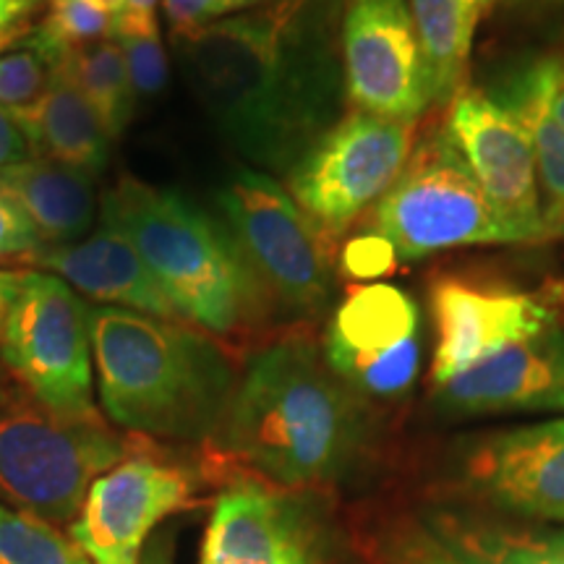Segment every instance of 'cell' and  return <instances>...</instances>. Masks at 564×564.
<instances>
[{
  "mask_svg": "<svg viewBox=\"0 0 564 564\" xmlns=\"http://www.w3.org/2000/svg\"><path fill=\"white\" fill-rule=\"evenodd\" d=\"M345 0H264L178 34V61L212 126L251 167L285 175L343 121Z\"/></svg>",
  "mask_w": 564,
  "mask_h": 564,
  "instance_id": "obj_1",
  "label": "cell"
},
{
  "mask_svg": "<svg viewBox=\"0 0 564 564\" xmlns=\"http://www.w3.org/2000/svg\"><path fill=\"white\" fill-rule=\"evenodd\" d=\"M215 447L282 489L350 484L377 444L371 403L324 361L308 337H282L238 373Z\"/></svg>",
  "mask_w": 564,
  "mask_h": 564,
  "instance_id": "obj_2",
  "label": "cell"
},
{
  "mask_svg": "<svg viewBox=\"0 0 564 564\" xmlns=\"http://www.w3.org/2000/svg\"><path fill=\"white\" fill-rule=\"evenodd\" d=\"M91 352L110 423L160 442H209L228 413L238 373L228 352L186 322L91 308Z\"/></svg>",
  "mask_w": 564,
  "mask_h": 564,
  "instance_id": "obj_3",
  "label": "cell"
},
{
  "mask_svg": "<svg viewBox=\"0 0 564 564\" xmlns=\"http://www.w3.org/2000/svg\"><path fill=\"white\" fill-rule=\"evenodd\" d=\"M186 324L232 337L262 319L270 299L230 236L228 225L171 188L121 178L102 199Z\"/></svg>",
  "mask_w": 564,
  "mask_h": 564,
  "instance_id": "obj_4",
  "label": "cell"
},
{
  "mask_svg": "<svg viewBox=\"0 0 564 564\" xmlns=\"http://www.w3.org/2000/svg\"><path fill=\"white\" fill-rule=\"evenodd\" d=\"M131 449L102 415L70 419L13 392L0 403V505L70 528L91 484Z\"/></svg>",
  "mask_w": 564,
  "mask_h": 564,
  "instance_id": "obj_5",
  "label": "cell"
},
{
  "mask_svg": "<svg viewBox=\"0 0 564 564\" xmlns=\"http://www.w3.org/2000/svg\"><path fill=\"white\" fill-rule=\"evenodd\" d=\"M91 308L53 272H26L0 333V361L40 405L70 419L100 415L95 405Z\"/></svg>",
  "mask_w": 564,
  "mask_h": 564,
  "instance_id": "obj_6",
  "label": "cell"
},
{
  "mask_svg": "<svg viewBox=\"0 0 564 564\" xmlns=\"http://www.w3.org/2000/svg\"><path fill=\"white\" fill-rule=\"evenodd\" d=\"M230 236L264 288L293 316H316L333 301V267L322 230L288 186L257 167H238L217 192Z\"/></svg>",
  "mask_w": 564,
  "mask_h": 564,
  "instance_id": "obj_7",
  "label": "cell"
},
{
  "mask_svg": "<svg viewBox=\"0 0 564 564\" xmlns=\"http://www.w3.org/2000/svg\"><path fill=\"white\" fill-rule=\"evenodd\" d=\"M199 564H364L319 491L249 478L217 494Z\"/></svg>",
  "mask_w": 564,
  "mask_h": 564,
  "instance_id": "obj_8",
  "label": "cell"
},
{
  "mask_svg": "<svg viewBox=\"0 0 564 564\" xmlns=\"http://www.w3.org/2000/svg\"><path fill=\"white\" fill-rule=\"evenodd\" d=\"M377 228L400 262L474 243H518L453 141L434 133L408 158L377 207Z\"/></svg>",
  "mask_w": 564,
  "mask_h": 564,
  "instance_id": "obj_9",
  "label": "cell"
},
{
  "mask_svg": "<svg viewBox=\"0 0 564 564\" xmlns=\"http://www.w3.org/2000/svg\"><path fill=\"white\" fill-rule=\"evenodd\" d=\"M413 150V123L356 110L329 129L288 173V192L324 238L382 202Z\"/></svg>",
  "mask_w": 564,
  "mask_h": 564,
  "instance_id": "obj_10",
  "label": "cell"
},
{
  "mask_svg": "<svg viewBox=\"0 0 564 564\" xmlns=\"http://www.w3.org/2000/svg\"><path fill=\"white\" fill-rule=\"evenodd\" d=\"M322 356L366 403L411 392L421 369V308L392 282L345 295L324 329Z\"/></svg>",
  "mask_w": 564,
  "mask_h": 564,
  "instance_id": "obj_11",
  "label": "cell"
},
{
  "mask_svg": "<svg viewBox=\"0 0 564 564\" xmlns=\"http://www.w3.org/2000/svg\"><path fill=\"white\" fill-rule=\"evenodd\" d=\"M444 137L468 162L486 199L518 243L546 241L562 232L560 220L541 207V178L528 131L489 91L468 87L457 91L444 121Z\"/></svg>",
  "mask_w": 564,
  "mask_h": 564,
  "instance_id": "obj_12",
  "label": "cell"
},
{
  "mask_svg": "<svg viewBox=\"0 0 564 564\" xmlns=\"http://www.w3.org/2000/svg\"><path fill=\"white\" fill-rule=\"evenodd\" d=\"M194 499L196 476L186 465L131 453L91 484L68 533L91 564H141L154 531Z\"/></svg>",
  "mask_w": 564,
  "mask_h": 564,
  "instance_id": "obj_13",
  "label": "cell"
},
{
  "mask_svg": "<svg viewBox=\"0 0 564 564\" xmlns=\"http://www.w3.org/2000/svg\"><path fill=\"white\" fill-rule=\"evenodd\" d=\"M343 68L358 110L415 123L434 105L408 0H345Z\"/></svg>",
  "mask_w": 564,
  "mask_h": 564,
  "instance_id": "obj_14",
  "label": "cell"
},
{
  "mask_svg": "<svg viewBox=\"0 0 564 564\" xmlns=\"http://www.w3.org/2000/svg\"><path fill=\"white\" fill-rule=\"evenodd\" d=\"M457 481L494 512L564 525V419L468 442Z\"/></svg>",
  "mask_w": 564,
  "mask_h": 564,
  "instance_id": "obj_15",
  "label": "cell"
},
{
  "mask_svg": "<svg viewBox=\"0 0 564 564\" xmlns=\"http://www.w3.org/2000/svg\"><path fill=\"white\" fill-rule=\"evenodd\" d=\"M432 314L436 327L434 387L449 382L494 352L544 333L556 319L544 295L470 285L455 278H442L432 285Z\"/></svg>",
  "mask_w": 564,
  "mask_h": 564,
  "instance_id": "obj_16",
  "label": "cell"
},
{
  "mask_svg": "<svg viewBox=\"0 0 564 564\" xmlns=\"http://www.w3.org/2000/svg\"><path fill=\"white\" fill-rule=\"evenodd\" d=\"M436 411L449 419L564 413V327L494 352L434 387Z\"/></svg>",
  "mask_w": 564,
  "mask_h": 564,
  "instance_id": "obj_17",
  "label": "cell"
},
{
  "mask_svg": "<svg viewBox=\"0 0 564 564\" xmlns=\"http://www.w3.org/2000/svg\"><path fill=\"white\" fill-rule=\"evenodd\" d=\"M26 262L58 274L82 299L100 303V306L183 322L171 299L162 293L158 280L147 270L131 238L105 217L100 228L91 230L82 241L68 246H40Z\"/></svg>",
  "mask_w": 564,
  "mask_h": 564,
  "instance_id": "obj_18",
  "label": "cell"
},
{
  "mask_svg": "<svg viewBox=\"0 0 564 564\" xmlns=\"http://www.w3.org/2000/svg\"><path fill=\"white\" fill-rule=\"evenodd\" d=\"M419 520L460 564H564V525L434 505Z\"/></svg>",
  "mask_w": 564,
  "mask_h": 564,
  "instance_id": "obj_19",
  "label": "cell"
},
{
  "mask_svg": "<svg viewBox=\"0 0 564 564\" xmlns=\"http://www.w3.org/2000/svg\"><path fill=\"white\" fill-rule=\"evenodd\" d=\"M0 192L30 217L42 246L82 241L97 215L95 178L47 158H32L0 171Z\"/></svg>",
  "mask_w": 564,
  "mask_h": 564,
  "instance_id": "obj_20",
  "label": "cell"
},
{
  "mask_svg": "<svg viewBox=\"0 0 564 564\" xmlns=\"http://www.w3.org/2000/svg\"><path fill=\"white\" fill-rule=\"evenodd\" d=\"M13 118L30 139L34 158L63 162L91 178L108 165L112 139L66 68L34 108Z\"/></svg>",
  "mask_w": 564,
  "mask_h": 564,
  "instance_id": "obj_21",
  "label": "cell"
},
{
  "mask_svg": "<svg viewBox=\"0 0 564 564\" xmlns=\"http://www.w3.org/2000/svg\"><path fill=\"white\" fill-rule=\"evenodd\" d=\"M489 95L523 123L531 139L539 178L556 207L564 209V126L549 108L546 55L514 63L491 84Z\"/></svg>",
  "mask_w": 564,
  "mask_h": 564,
  "instance_id": "obj_22",
  "label": "cell"
},
{
  "mask_svg": "<svg viewBox=\"0 0 564 564\" xmlns=\"http://www.w3.org/2000/svg\"><path fill=\"white\" fill-rule=\"evenodd\" d=\"M434 102H453L463 89L478 21L474 0H408Z\"/></svg>",
  "mask_w": 564,
  "mask_h": 564,
  "instance_id": "obj_23",
  "label": "cell"
},
{
  "mask_svg": "<svg viewBox=\"0 0 564 564\" xmlns=\"http://www.w3.org/2000/svg\"><path fill=\"white\" fill-rule=\"evenodd\" d=\"M66 74L95 108L108 137L118 141L139 102L121 45L110 37L76 47L68 53Z\"/></svg>",
  "mask_w": 564,
  "mask_h": 564,
  "instance_id": "obj_24",
  "label": "cell"
},
{
  "mask_svg": "<svg viewBox=\"0 0 564 564\" xmlns=\"http://www.w3.org/2000/svg\"><path fill=\"white\" fill-rule=\"evenodd\" d=\"M70 47L45 24H34L0 53V108L11 116L34 108L66 68Z\"/></svg>",
  "mask_w": 564,
  "mask_h": 564,
  "instance_id": "obj_25",
  "label": "cell"
},
{
  "mask_svg": "<svg viewBox=\"0 0 564 564\" xmlns=\"http://www.w3.org/2000/svg\"><path fill=\"white\" fill-rule=\"evenodd\" d=\"M0 564H91L68 531L0 505Z\"/></svg>",
  "mask_w": 564,
  "mask_h": 564,
  "instance_id": "obj_26",
  "label": "cell"
},
{
  "mask_svg": "<svg viewBox=\"0 0 564 564\" xmlns=\"http://www.w3.org/2000/svg\"><path fill=\"white\" fill-rule=\"evenodd\" d=\"M112 40L121 45L137 100H154L167 84V55L162 47L160 24H121L116 21Z\"/></svg>",
  "mask_w": 564,
  "mask_h": 564,
  "instance_id": "obj_27",
  "label": "cell"
},
{
  "mask_svg": "<svg viewBox=\"0 0 564 564\" xmlns=\"http://www.w3.org/2000/svg\"><path fill=\"white\" fill-rule=\"evenodd\" d=\"M42 24L70 51L112 37L116 17L97 0H47V17Z\"/></svg>",
  "mask_w": 564,
  "mask_h": 564,
  "instance_id": "obj_28",
  "label": "cell"
},
{
  "mask_svg": "<svg viewBox=\"0 0 564 564\" xmlns=\"http://www.w3.org/2000/svg\"><path fill=\"white\" fill-rule=\"evenodd\" d=\"M379 564H460L421 520H400L379 541Z\"/></svg>",
  "mask_w": 564,
  "mask_h": 564,
  "instance_id": "obj_29",
  "label": "cell"
},
{
  "mask_svg": "<svg viewBox=\"0 0 564 564\" xmlns=\"http://www.w3.org/2000/svg\"><path fill=\"white\" fill-rule=\"evenodd\" d=\"M264 0H162V9L173 26V37L202 30L236 13H243Z\"/></svg>",
  "mask_w": 564,
  "mask_h": 564,
  "instance_id": "obj_30",
  "label": "cell"
},
{
  "mask_svg": "<svg viewBox=\"0 0 564 564\" xmlns=\"http://www.w3.org/2000/svg\"><path fill=\"white\" fill-rule=\"evenodd\" d=\"M42 246L30 217L19 209L9 194L0 192V262L3 259H30Z\"/></svg>",
  "mask_w": 564,
  "mask_h": 564,
  "instance_id": "obj_31",
  "label": "cell"
},
{
  "mask_svg": "<svg viewBox=\"0 0 564 564\" xmlns=\"http://www.w3.org/2000/svg\"><path fill=\"white\" fill-rule=\"evenodd\" d=\"M394 259L398 257H394L392 243L379 230L352 238L343 253L345 270L361 280H373L384 274L394 264Z\"/></svg>",
  "mask_w": 564,
  "mask_h": 564,
  "instance_id": "obj_32",
  "label": "cell"
},
{
  "mask_svg": "<svg viewBox=\"0 0 564 564\" xmlns=\"http://www.w3.org/2000/svg\"><path fill=\"white\" fill-rule=\"evenodd\" d=\"M45 0H0V53L34 26Z\"/></svg>",
  "mask_w": 564,
  "mask_h": 564,
  "instance_id": "obj_33",
  "label": "cell"
},
{
  "mask_svg": "<svg viewBox=\"0 0 564 564\" xmlns=\"http://www.w3.org/2000/svg\"><path fill=\"white\" fill-rule=\"evenodd\" d=\"M30 158H32L30 139H26V133L21 131L17 118L0 108V171H6V167L11 165H19V162Z\"/></svg>",
  "mask_w": 564,
  "mask_h": 564,
  "instance_id": "obj_34",
  "label": "cell"
},
{
  "mask_svg": "<svg viewBox=\"0 0 564 564\" xmlns=\"http://www.w3.org/2000/svg\"><path fill=\"white\" fill-rule=\"evenodd\" d=\"M549 74V108L564 126V55H546Z\"/></svg>",
  "mask_w": 564,
  "mask_h": 564,
  "instance_id": "obj_35",
  "label": "cell"
},
{
  "mask_svg": "<svg viewBox=\"0 0 564 564\" xmlns=\"http://www.w3.org/2000/svg\"><path fill=\"white\" fill-rule=\"evenodd\" d=\"M26 272H3L0 270V333H3V324L9 319V312L13 301L19 299L21 285H24Z\"/></svg>",
  "mask_w": 564,
  "mask_h": 564,
  "instance_id": "obj_36",
  "label": "cell"
},
{
  "mask_svg": "<svg viewBox=\"0 0 564 564\" xmlns=\"http://www.w3.org/2000/svg\"><path fill=\"white\" fill-rule=\"evenodd\" d=\"M160 0H126V9L116 21L121 24H154Z\"/></svg>",
  "mask_w": 564,
  "mask_h": 564,
  "instance_id": "obj_37",
  "label": "cell"
},
{
  "mask_svg": "<svg viewBox=\"0 0 564 564\" xmlns=\"http://www.w3.org/2000/svg\"><path fill=\"white\" fill-rule=\"evenodd\" d=\"M141 564H173V539L171 533L152 535V541L144 549Z\"/></svg>",
  "mask_w": 564,
  "mask_h": 564,
  "instance_id": "obj_38",
  "label": "cell"
},
{
  "mask_svg": "<svg viewBox=\"0 0 564 564\" xmlns=\"http://www.w3.org/2000/svg\"><path fill=\"white\" fill-rule=\"evenodd\" d=\"M11 394H13V387L9 382V377H6V371L0 369V403H3V400H9Z\"/></svg>",
  "mask_w": 564,
  "mask_h": 564,
  "instance_id": "obj_39",
  "label": "cell"
},
{
  "mask_svg": "<svg viewBox=\"0 0 564 564\" xmlns=\"http://www.w3.org/2000/svg\"><path fill=\"white\" fill-rule=\"evenodd\" d=\"M474 3L478 6V9H484V6H491V3H497V0H474Z\"/></svg>",
  "mask_w": 564,
  "mask_h": 564,
  "instance_id": "obj_40",
  "label": "cell"
}]
</instances>
